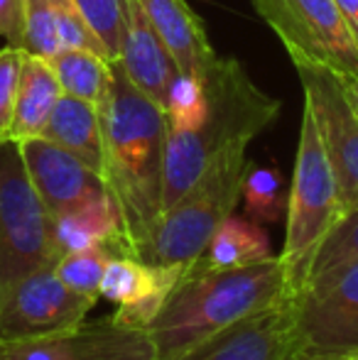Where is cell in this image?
Segmentation results:
<instances>
[{
	"label": "cell",
	"instance_id": "cell-11",
	"mask_svg": "<svg viewBox=\"0 0 358 360\" xmlns=\"http://www.w3.org/2000/svg\"><path fill=\"white\" fill-rule=\"evenodd\" d=\"M0 360H158V351L148 331L106 319L32 341H0Z\"/></svg>",
	"mask_w": 358,
	"mask_h": 360
},
{
	"label": "cell",
	"instance_id": "cell-16",
	"mask_svg": "<svg viewBox=\"0 0 358 360\" xmlns=\"http://www.w3.org/2000/svg\"><path fill=\"white\" fill-rule=\"evenodd\" d=\"M140 5L174 57L179 72L204 79L219 54L211 49L204 22L186 5V0H140Z\"/></svg>",
	"mask_w": 358,
	"mask_h": 360
},
{
	"label": "cell",
	"instance_id": "cell-2",
	"mask_svg": "<svg viewBox=\"0 0 358 360\" xmlns=\"http://www.w3.org/2000/svg\"><path fill=\"white\" fill-rule=\"evenodd\" d=\"M292 297L280 257L231 270H184L148 326L158 360H172L234 323Z\"/></svg>",
	"mask_w": 358,
	"mask_h": 360
},
{
	"label": "cell",
	"instance_id": "cell-22",
	"mask_svg": "<svg viewBox=\"0 0 358 360\" xmlns=\"http://www.w3.org/2000/svg\"><path fill=\"white\" fill-rule=\"evenodd\" d=\"M287 186L275 167L250 165L243 174V199L245 216L255 223H277L287 211Z\"/></svg>",
	"mask_w": 358,
	"mask_h": 360
},
{
	"label": "cell",
	"instance_id": "cell-5",
	"mask_svg": "<svg viewBox=\"0 0 358 360\" xmlns=\"http://www.w3.org/2000/svg\"><path fill=\"white\" fill-rule=\"evenodd\" d=\"M287 233L280 257L287 275V287L295 297L309 277V267L321 240L341 218L339 189L334 169L321 145L314 115L305 105L302 110L300 145H297L295 174L287 191Z\"/></svg>",
	"mask_w": 358,
	"mask_h": 360
},
{
	"label": "cell",
	"instance_id": "cell-15",
	"mask_svg": "<svg viewBox=\"0 0 358 360\" xmlns=\"http://www.w3.org/2000/svg\"><path fill=\"white\" fill-rule=\"evenodd\" d=\"M123 37H120L118 62L128 79L165 110L172 79L179 67L153 22L145 15L140 0H123Z\"/></svg>",
	"mask_w": 358,
	"mask_h": 360
},
{
	"label": "cell",
	"instance_id": "cell-9",
	"mask_svg": "<svg viewBox=\"0 0 358 360\" xmlns=\"http://www.w3.org/2000/svg\"><path fill=\"white\" fill-rule=\"evenodd\" d=\"M302 79L305 105L314 115L321 145L334 169L341 216L358 209V115L346 101L336 74L307 62H292Z\"/></svg>",
	"mask_w": 358,
	"mask_h": 360
},
{
	"label": "cell",
	"instance_id": "cell-27",
	"mask_svg": "<svg viewBox=\"0 0 358 360\" xmlns=\"http://www.w3.org/2000/svg\"><path fill=\"white\" fill-rule=\"evenodd\" d=\"M82 10L84 20L96 32L101 44L106 47L108 59H118L120 54V37H123V0H74Z\"/></svg>",
	"mask_w": 358,
	"mask_h": 360
},
{
	"label": "cell",
	"instance_id": "cell-3",
	"mask_svg": "<svg viewBox=\"0 0 358 360\" xmlns=\"http://www.w3.org/2000/svg\"><path fill=\"white\" fill-rule=\"evenodd\" d=\"M209 115L194 130L167 128L162 209L177 204L209 162L231 145L250 140L277 118L280 101L263 94L236 59L216 57L204 74Z\"/></svg>",
	"mask_w": 358,
	"mask_h": 360
},
{
	"label": "cell",
	"instance_id": "cell-29",
	"mask_svg": "<svg viewBox=\"0 0 358 360\" xmlns=\"http://www.w3.org/2000/svg\"><path fill=\"white\" fill-rule=\"evenodd\" d=\"M0 37L10 47H25V8L23 0H0Z\"/></svg>",
	"mask_w": 358,
	"mask_h": 360
},
{
	"label": "cell",
	"instance_id": "cell-6",
	"mask_svg": "<svg viewBox=\"0 0 358 360\" xmlns=\"http://www.w3.org/2000/svg\"><path fill=\"white\" fill-rule=\"evenodd\" d=\"M57 260L52 216L30 181L20 143L0 140V302L20 280Z\"/></svg>",
	"mask_w": 358,
	"mask_h": 360
},
{
	"label": "cell",
	"instance_id": "cell-17",
	"mask_svg": "<svg viewBox=\"0 0 358 360\" xmlns=\"http://www.w3.org/2000/svg\"><path fill=\"white\" fill-rule=\"evenodd\" d=\"M52 223L59 257L94 245L110 248L115 255H135L133 243L128 240V233H125L120 209L110 194H103L69 214L52 218Z\"/></svg>",
	"mask_w": 358,
	"mask_h": 360
},
{
	"label": "cell",
	"instance_id": "cell-1",
	"mask_svg": "<svg viewBox=\"0 0 358 360\" xmlns=\"http://www.w3.org/2000/svg\"><path fill=\"white\" fill-rule=\"evenodd\" d=\"M103 138L106 189L118 204L135 255L150 240L162 216L165 189V110L145 96L118 59L110 62V84L98 105Z\"/></svg>",
	"mask_w": 358,
	"mask_h": 360
},
{
	"label": "cell",
	"instance_id": "cell-26",
	"mask_svg": "<svg viewBox=\"0 0 358 360\" xmlns=\"http://www.w3.org/2000/svg\"><path fill=\"white\" fill-rule=\"evenodd\" d=\"M25 8V52L52 59L62 49L52 0H23Z\"/></svg>",
	"mask_w": 358,
	"mask_h": 360
},
{
	"label": "cell",
	"instance_id": "cell-25",
	"mask_svg": "<svg viewBox=\"0 0 358 360\" xmlns=\"http://www.w3.org/2000/svg\"><path fill=\"white\" fill-rule=\"evenodd\" d=\"M110 257H115V252L106 245H94V248H87V250H74L59 257L57 265H54V272H57V277L69 289L98 299L101 277H103L106 265H108Z\"/></svg>",
	"mask_w": 358,
	"mask_h": 360
},
{
	"label": "cell",
	"instance_id": "cell-33",
	"mask_svg": "<svg viewBox=\"0 0 358 360\" xmlns=\"http://www.w3.org/2000/svg\"><path fill=\"white\" fill-rule=\"evenodd\" d=\"M349 360H358V351H356V353H351V356H349Z\"/></svg>",
	"mask_w": 358,
	"mask_h": 360
},
{
	"label": "cell",
	"instance_id": "cell-30",
	"mask_svg": "<svg viewBox=\"0 0 358 360\" xmlns=\"http://www.w3.org/2000/svg\"><path fill=\"white\" fill-rule=\"evenodd\" d=\"M336 79H339V86H341V91H344L349 105L354 108V113L358 115V69H356V72H351V74L336 76Z\"/></svg>",
	"mask_w": 358,
	"mask_h": 360
},
{
	"label": "cell",
	"instance_id": "cell-7",
	"mask_svg": "<svg viewBox=\"0 0 358 360\" xmlns=\"http://www.w3.org/2000/svg\"><path fill=\"white\" fill-rule=\"evenodd\" d=\"M253 5L292 62L317 64L336 76L358 69V42L334 0H253Z\"/></svg>",
	"mask_w": 358,
	"mask_h": 360
},
{
	"label": "cell",
	"instance_id": "cell-21",
	"mask_svg": "<svg viewBox=\"0 0 358 360\" xmlns=\"http://www.w3.org/2000/svg\"><path fill=\"white\" fill-rule=\"evenodd\" d=\"M54 74L62 86V94L89 101L96 108L106 98L110 84V62L87 49H59L52 59Z\"/></svg>",
	"mask_w": 358,
	"mask_h": 360
},
{
	"label": "cell",
	"instance_id": "cell-23",
	"mask_svg": "<svg viewBox=\"0 0 358 360\" xmlns=\"http://www.w3.org/2000/svg\"><path fill=\"white\" fill-rule=\"evenodd\" d=\"M209 115V96H206V86L201 76L177 72L172 79L167 94V103H165V118H167V128L179 130H194Z\"/></svg>",
	"mask_w": 358,
	"mask_h": 360
},
{
	"label": "cell",
	"instance_id": "cell-20",
	"mask_svg": "<svg viewBox=\"0 0 358 360\" xmlns=\"http://www.w3.org/2000/svg\"><path fill=\"white\" fill-rule=\"evenodd\" d=\"M272 257L270 238L263 223L231 214L224 218L211 236L206 250L186 270H231V267L255 265Z\"/></svg>",
	"mask_w": 358,
	"mask_h": 360
},
{
	"label": "cell",
	"instance_id": "cell-10",
	"mask_svg": "<svg viewBox=\"0 0 358 360\" xmlns=\"http://www.w3.org/2000/svg\"><path fill=\"white\" fill-rule=\"evenodd\" d=\"M96 297L69 289L54 267L20 280L0 302V341H32L79 326Z\"/></svg>",
	"mask_w": 358,
	"mask_h": 360
},
{
	"label": "cell",
	"instance_id": "cell-12",
	"mask_svg": "<svg viewBox=\"0 0 358 360\" xmlns=\"http://www.w3.org/2000/svg\"><path fill=\"white\" fill-rule=\"evenodd\" d=\"M172 360H305L295 321V297L234 323Z\"/></svg>",
	"mask_w": 358,
	"mask_h": 360
},
{
	"label": "cell",
	"instance_id": "cell-19",
	"mask_svg": "<svg viewBox=\"0 0 358 360\" xmlns=\"http://www.w3.org/2000/svg\"><path fill=\"white\" fill-rule=\"evenodd\" d=\"M62 96V86L57 81L49 59H42L37 54L23 57V69H20L18 81V98H15V115L10 138L27 140L39 138L42 128L47 125L54 105Z\"/></svg>",
	"mask_w": 358,
	"mask_h": 360
},
{
	"label": "cell",
	"instance_id": "cell-4",
	"mask_svg": "<svg viewBox=\"0 0 358 360\" xmlns=\"http://www.w3.org/2000/svg\"><path fill=\"white\" fill-rule=\"evenodd\" d=\"M248 145L238 143L221 150L196 184L162 211L150 240L140 250V260L150 265L186 267L206 250L216 228L234 214L241 201L243 174L248 167Z\"/></svg>",
	"mask_w": 358,
	"mask_h": 360
},
{
	"label": "cell",
	"instance_id": "cell-24",
	"mask_svg": "<svg viewBox=\"0 0 358 360\" xmlns=\"http://www.w3.org/2000/svg\"><path fill=\"white\" fill-rule=\"evenodd\" d=\"M354 260H358V209L341 216L339 223L331 228L329 236L321 240L319 250H317L314 260H312L309 277H307L305 287L309 285V282L319 280V277H326V275H331V272L341 270V267Z\"/></svg>",
	"mask_w": 358,
	"mask_h": 360
},
{
	"label": "cell",
	"instance_id": "cell-8",
	"mask_svg": "<svg viewBox=\"0 0 358 360\" xmlns=\"http://www.w3.org/2000/svg\"><path fill=\"white\" fill-rule=\"evenodd\" d=\"M295 321L305 358L358 351V260L295 294Z\"/></svg>",
	"mask_w": 358,
	"mask_h": 360
},
{
	"label": "cell",
	"instance_id": "cell-28",
	"mask_svg": "<svg viewBox=\"0 0 358 360\" xmlns=\"http://www.w3.org/2000/svg\"><path fill=\"white\" fill-rule=\"evenodd\" d=\"M23 57H25V49L20 47L0 49V140H8L10 128H13Z\"/></svg>",
	"mask_w": 358,
	"mask_h": 360
},
{
	"label": "cell",
	"instance_id": "cell-32",
	"mask_svg": "<svg viewBox=\"0 0 358 360\" xmlns=\"http://www.w3.org/2000/svg\"><path fill=\"white\" fill-rule=\"evenodd\" d=\"M305 360H349V356H317V358H305Z\"/></svg>",
	"mask_w": 358,
	"mask_h": 360
},
{
	"label": "cell",
	"instance_id": "cell-18",
	"mask_svg": "<svg viewBox=\"0 0 358 360\" xmlns=\"http://www.w3.org/2000/svg\"><path fill=\"white\" fill-rule=\"evenodd\" d=\"M39 138L77 155L94 172H103V138L98 108L77 96L62 94Z\"/></svg>",
	"mask_w": 358,
	"mask_h": 360
},
{
	"label": "cell",
	"instance_id": "cell-14",
	"mask_svg": "<svg viewBox=\"0 0 358 360\" xmlns=\"http://www.w3.org/2000/svg\"><path fill=\"white\" fill-rule=\"evenodd\" d=\"M181 272L184 270L174 265H150L135 255H115L101 277L98 297L118 304L110 316L115 323L148 331L177 287Z\"/></svg>",
	"mask_w": 358,
	"mask_h": 360
},
{
	"label": "cell",
	"instance_id": "cell-31",
	"mask_svg": "<svg viewBox=\"0 0 358 360\" xmlns=\"http://www.w3.org/2000/svg\"><path fill=\"white\" fill-rule=\"evenodd\" d=\"M334 3L339 5L346 25H349V30L354 32V37L358 42V0H334Z\"/></svg>",
	"mask_w": 358,
	"mask_h": 360
},
{
	"label": "cell",
	"instance_id": "cell-13",
	"mask_svg": "<svg viewBox=\"0 0 358 360\" xmlns=\"http://www.w3.org/2000/svg\"><path fill=\"white\" fill-rule=\"evenodd\" d=\"M18 143L30 181L52 218L108 194L103 176L64 147L44 138H27Z\"/></svg>",
	"mask_w": 358,
	"mask_h": 360
}]
</instances>
